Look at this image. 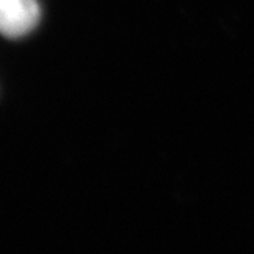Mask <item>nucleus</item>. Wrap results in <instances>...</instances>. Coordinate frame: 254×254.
<instances>
[{"instance_id":"f257e3e1","label":"nucleus","mask_w":254,"mask_h":254,"mask_svg":"<svg viewBox=\"0 0 254 254\" xmlns=\"http://www.w3.org/2000/svg\"><path fill=\"white\" fill-rule=\"evenodd\" d=\"M40 18L37 0H0V33L17 38L28 33Z\"/></svg>"}]
</instances>
